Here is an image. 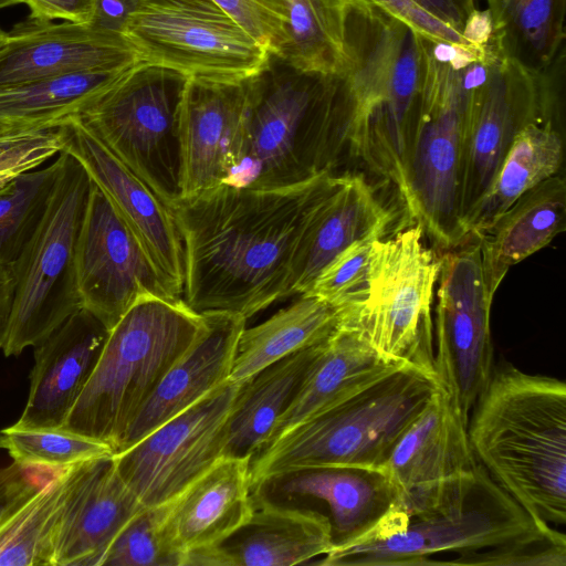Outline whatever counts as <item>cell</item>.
Instances as JSON below:
<instances>
[{
    "mask_svg": "<svg viewBox=\"0 0 566 566\" xmlns=\"http://www.w3.org/2000/svg\"><path fill=\"white\" fill-rule=\"evenodd\" d=\"M132 65L61 74L1 87L0 118L36 129L57 127L70 117L81 115Z\"/></svg>",
    "mask_w": 566,
    "mask_h": 566,
    "instance_id": "cell-34",
    "label": "cell"
},
{
    "mask_svg": "<svg viewBox=\"0 0 566 566\" xmlns=\"http://www.w3.org/2000/svg\"><path fill=\"white\" fill-rule=\"evenodd\" d=\"M81 306L107 329L140 297H178L143 244L93 182L76 256Z\"/></svg>",
    "mask_w": 566,
    "mask_h": 566,
    "instance_id": "cell-17",
    "label": "cell"
},
{
    "mask_svg": "<svg viewBox=\"0 0 566 566\" xmlns=\"http://www.w3.org/2000/svg\"><path fill=\"white\" fill-rule=\"evenodd\" d=\"M480 468L468 424L440 386L381 469L396 490L399 509L410 518H420L462 504Z\"/></svg>",
    "mask_w": 566,
    "mask_h": 566,
    "instance_id": "cell-14",
    "label": "cell"
},
{
    "mask_svg": "<svg viewBox=\"0 0 566 566\" xmlns=\"http://www.w3.org/2000/svg\"><path fill=\"white\" fill-rule=\"evenodd\" d=\"M239 385L224 381L113 454L117 473L144 506L169 503L223 457L226 422Z\"/></svg>",
    "mask_w": 566,
    "mask_h": 566,
    "instance_id": "cell-16",
    "label": "cell"
},
{
    "mask_svg": "<svg viewBox=\"0 0 566 566\" xmlns=\"http://www.w3.org/2000/svg\"><path fill=\"white\" fill-rule=\"evenodd\" d=\"M33 130L40 129L0 118V138Z\"/></svg>",
    "mask_w": 566,
    "mask_h": 566,
    "instance_id": "cell-50",
    "label": "cell"
},
{
    "mask_svg": "<svg viewBox=\"0 0 566 566\" xmlns=\"http://www.w3.org/2000/svg\"><path fill=\"white\" fill-rule=\"evenodd\" d=\"M439 388L434 376L411 366L387 375L255 453L250 459L251 488L266 476L298 469H381Z\"/></svg>",
    "mask_w": 566,
    "mask_h": 566,
    "instance_id": "cell-7",
    "label": "cell"
},
{
    "mask_svg": "<svg viewBox=\"0 0 566 566\" xmlns=\"http://www.w3.org/2000/svg\"><path fill=\"white\" fill-rule=\"evenodd\" d=\"M490 45L503 59L538 74L565 49L566 0H486Z\"/></svg>",
    "mask_w": 566,
    "mask_h": 566,
    "instance_id": "cell-33",
    "label": "cell"
},
{
    "mask_svg": "<svg viewBox=\"0 0 566 566\" xmlns=\"http://www.w3.org/2000/svg\"><path fill=\"white\" fill-rule=\"evenodd\" d=\"M468 436L490 478L537 521L566 522V385L511 365L493 374Z\"/></svg>",
    "mask_w": 566,
    "mask_h": 566,
    "instance_id": "cell-3",
    "label": "cell"
},
{
    "mask_svg": "<svg viewBox=\"0 0 566 566\" xmlns=\"http://www.w3.org/2000/svg\"><path fill=\"white\" fill-rule=\"evenodd\" d=\"M406 366L384 358L357 329L340 325L325 340L297 395L276 421L263 448Z\"/></svg>",
    "mask_w": 566,
    "mask_h": 566,
    "instance_id": "cell-28",
    "label": "cell"
},
{
    "mask_svg": "<svg viewBox=\"0 0 566 566\" xmlns=\"http://www.w3.org/2000/svg\"><path fill=\"white\" fill-rule=\"evenodd\" d=\"M325 340L272 363L239 385L226 422L223 457L251 459L263 448Z\"/></svg>",
    "mask_w": 566,
    "mask_h": 566,
    "instance_id": "cell-30",
    "label": "cell"
},
{
    "mask_svg": "<svg viewBox=\"0 0 566 566\" xmlns=\"http://www.w3.org/2000/svg\"><path fill=\"white\" fill-rule=\"evenodd\" d=\"M30 18L88 23L93 0H23Z\"/></svg>",
    "mask_w": 566,
    "mask_h": 566,
    "instance_id": "cell-45",
    "label": "cell"
},
{
    "mask_svg": "<svg viewBox=\"0 0 566 566\" xmlns=\"http://www.w3.org/2000/svg\"><path fill=\"white\" fill-rule=\"evenodd\" d=\"M252 499L282 506L325 504L333 547L357 543L398 506L396 490L382 469L306 468L266 476L252 486Z\"/></svg>",
    "mask_w": 566,
    "mask_h": 566,
    "instance_id": "cell-19",
    "label": "cell"
},
{
    "mask_svg": "<svg viewBox=\"0 0 566 566\" xmlns=\"http://www.w3.org/2000/svg\"><path fill=\"white\" fill-rule=\"evenodd\" d=\"M422 43L426 70L403 203L436 243L453 248L468 239L461 216L470 101L463 67L481 51L427 36Z\"/></svg>",
    "mask_w": 566,
    "mask_h": 566,
    "instance_id": "cell-8",
    "label": "cell"
},
{
    "mask_svg": "<svg viewBox=\"0 0 566 566\" xmlns=\"http://www.w3.org/2000/svg\"><path fill=\"white\" fill-rule=\"evenodd\" d=\"M46 207L13 263L15 293L0 349L18 356L35 346L80 310L75 256L93 181L82 164L62 150Z\"/></svg>",
    "mask_w": 566,
    "mask_h": 566,
    "instance_id": "cell-9",
    "label": "cell"
},
{
    "mask_svg": "<svg viewBox=\"0 0 566 566\" xmlns=\"http://www.w3.org/2000/svg\"><path fill=\"white\" fill-rule=\"evenodd\" d=\"M137 61L122 34L87 23L29 17L6 32L0 44V88L61 74L125 67Z\"/></svg>",
    "mask_w": 566,
    "mask_h": 566,
    "instance_id": "cell-22",
    "label": "cell"
},
{
    "mask_svg": "<svg viewBox=\"0 0 566 566\" xmlns=\"http://www.w3.org/2000/svg\"><path fill=\"white\" fill-rule=\"evenodd\" d=\"M378 238L381 237L361 239L343 250L319 272L307 292L340 308L342 324L367 294L374 241Z\"/></svg>",
    "mask_w": 566,
    "mask_h": 566,
    "instance_id": "cell-40",
    "label": "cell"
},
{
    "mask_svg": "<svg viewBox=\"0 0 566 566\" xmlns=\"http://www.w3.org/2000/svg\"><path fill=\"white\" fill-rule=\"evenodd\" d=\"M143 507L117 473L113 454L66 468L54 566H101L114 538Z\"/></svg>",
    "mask_w": 566,
    "mask_h": 566,
    "instance_id": "cell-21",
    "label": "cell"
},
{
    "mask_svg": "<svg viewBox=\"0 0 566 566\" xmlns=\"http://www.w3.org/2000/svg\"><path fill=\"white\" fill-rule=\"evenodd\" d=\"M63 150L76 158L145 248L169 284L184 300L186 259L174 207L118 159L78 115L60 125Z\"/></svg>",
    "mask_w": 566,
    "mask_h": 566,
    "instance_id": "cell-18",
    "label": "cell"
},
{
    "mask_svg": "<svg viewBox=\"0 0 566 566\" xmlns=\"http://www.w3.org/2000/svg\"><path fill=\"white\" fill-rule=\"evenodd\" d=\"M342 310L311 294L298 295L263 323L241 332L229 380L241 384L272 363L327 339Z\"/></svg>",
    "mask_w": 566,
    "mask_h": 566,
    "instance_id": "cell-32",
    "label": "cell"
},
{
    "mask_svg": "<svg viewBox=\"0 0 566 566\" xmlns=\"http://www.w3.org/2000/svg\"><path fill=\"white\" fill-rule=\"evenodd\" d=\"M205 325L184 300L138 298L109 329L99 359L62 429L113 454L161 378Z\"/></svg>",
    "mask_w": 566,
    "mask_h": 566,
    "instance_id": "cell-6",
    "label": "cell"
},
{
    "mask_svg": "<svg viewBox=\"0 0 566 566\" xmlns=\"http://www.w3.org/2000/svg\"><path fill=\"white\" fill-rule=\"evenodd\" d=\"M437 282L436 375L468 424L494 370L490 328L494 294L478 239L440 259Z\"/></svg>",
    "mask_w": 566,
    "mask_h": 566,
    "instance_id": "cell-13",
    "label": "cell"
},
{
    "mask_svg": "<svg viewBox=\"0 0 566 566\" xmlns=\"http://www.w3.org/2000/svg\"><path fill=\"white\" fill-rule=\"evenodd\" d=\"M22 172L19 171H6L0 172V193L9 186V184Z\"/></svg>",
    "mask_w": 566,
    "mask_h": 566,
    "instance_id": "cell-51",
    "label": "cell"
},
{
    "mask_svg": "<svg viewBox=\"0 0 566 566\" xmlns=\"http://www.w3.org/2000/svg\"><path fill=\"white\" fill-rule=\"evenodd\" d=\"M390 220L361 175L332 174L297 241L287 297L307 293L319 272L354 242L384 237Z\"/></svg>",
    "mask_w": 566,
    "mask_h": 566,
    "instance_id": "cell-25",
    "label": "cell"
},
{
    "mask_svg": "<svg viewBox=\"0 0 566 566\" xmlns=\"http://www.w3.org/2000/svg\"><path fill=\"white\" fill-rule=\"evenodd\" d=\"M353 108L343 74L304 72L270 54L249 77L240 161L228 184L282 189L332 174Z\"/></svg>",
    "mask_w": 566,
    "mask_h": 566,
    "instance_id": "cell-2",
    "label": "cell"
},
{
    "mask_svg": "<svg viewBox=\"0 0 566 566\" xmlns=\"http://www.w3.org/2000/svg\"><path fill=\"white\" fill-rule=\"evenodd\" d=\"M213 1L271 55H279L287 25L283 0Z\"/></svg>",
    "mask_w": 566,
    "mask_h": 566,
    "instance_id": "cell-41",
    "label": "cell"
},
{
    "mask_svg": "<svg viewBox=\"0 0 566 566\" xmlns=\"http://www.w3.org/2000/svg\"><path fill=\"white\" fill-rule=\"evenodd\" d=\"M65 481L66 468L57 469L0 524V566H54Z\"/></svg>",
    "mask_w": 566,
    "mask_h": 566,
    "instance_id": "cell-36",
    "label": "cell"
},
{
    "mask_svg": "<svg viewBox=\"0 0 566 566\" xmlns=\"http://www.w3.org/2000/svg\"><path fill=\"white\" fill-rule=\"evenodd\" d=\"M60 155L49 166L17 176L0 193V264H13L34 231L55 182Z\"/></svg>",
    "mask_w": 566,
    "mask_h": 566,
    "instance_id": "cell-37",
    "label": "cell"
},
{
    "mask_svg": "<svg viewBox=\"0 0 566 566\" xmlns=\"http://www.w3.org/2000/svg\"><path fill=\"white\" fill-rule=\"evenodd\" d=\"M566 184L557 174L522 195L478 237L490 291L509 269L548 245L565 231Z\"/></svg>",
    "mask_w": 566,
    "mask_h": 566,
    "instance_id": "cell-29",
    "label": "cell"
},
{
    "mask_svg": "<svg viewBox=\"0 0 566 566\" xmlns=\"http://www.w3.org/2000/svg\"><path fill=\"white\" fill-rule=\"evenodd\" d=\"M188 76L137 61L80 116L172 207L182 197L180 108Z\"/></svg>",
    "mask_w": 566,
    "mask_h": 566,
    "instance_id": "cell-10",
    "label": "cell"
},
{
    "mask_svg": "<svg viewBox=\"0 0 566 566\" xmlns=\"http://www.w3.org/2000/svg\"><path fill=\"white\" fill-rule=\"evenodd\" d=\"M109 329L81 307L34 346L30 391L20 429H59L87 384Z\"/></svg>",
    "mask_w": 566,
    "mask_h": 566,
    "instance_id": "cell-23",
    "label": "cell"
},
{
    "mask_svg": "<svg viewBox=\"0 0 566 566\" xmlns=\"http://www.w3.org/2000/svg\"><path fill=\"white\" fill-rule=\"evenodd\" d=\"M252 510L250 459L221 457L166 504V527L186 559L229 536Z\"/></svg>",
    "mask_w": 566,
    "mask_h": 566,
    "instance_id": "cell-27",
    "label": "cell"
},
{
    "mask_svg": "<svg viewBox=\"0 0 566 566\" xmlns=\"http://www.w3.org/2000/svg\"><path fill=\"white\" fill-rule=\"evenodd\" d=\"M411 25L419 34L433 40L473 48L461 33L438 21L411 0H367ZM479 50V49H476ZM483 50V49H482Z\"/></svg>",
    "mask_w": 566,
    "mask_h": 566,
    "instance_id": "cell-44",
    "label": "cell"
},
{
    "mask_svg": "<svg viewBox=\"0 0 566 566\" xmlns=\"http://www.w3.org/2000/svg\"><path fill=\"white\" fill-rule=\"evenodd\" d=\"M201 315L205 318L202 329L161 378L133 421L118 452L229 380L247 319L226 312Z\"/></svg>",
    "mask_w": 566,
    "mask_h": 566,
    "instance_id": "cell-26",
    "label": "cell"
},
{
    "mask_svg": "<svg viewBox=\"0 0 566 566\" xmlns=\"http://www.w3.org/2000/svg\"><path fill=\"white\" fill-rule=\"evenodd\" d=\"M343 50L354 98L350 151L403 192L426 70L422 35L370 1L345 0Z\"/></svg>",
    "mask_w": 566,
    "mask_h": 566,
    "instance_id": "cell-4",
    "label": "cell"
},
{
    "mask_svg": "<svg viewBox=\"0 0 566 566\" xmlns=\"http://www.w3.org/2000/svg\"><path fill=\"white\" fill-rule=\"evenodd\" d=\"M64 148L60 128L27 132L0 138V172L36 169Z\"/></svg>",
    "mask_w": 566,
    "mask_h": 566,
    "instance_id": "cell-42",
    "label": "cell"
},
{
    "mask_svg": "<svg viewBox=\"0 0 566 566\" xmlns=\"http://www.w3.org/2000/svg\"><path fill=\"white\" fill-rule=\"evenodd\" d=\"M492 23L489 10H475L469 18L462 36L475 49L482 50L490 44Z\"/></svg>",
    "mask_w": 566,
    "mask_h": 566,
    "instance_id": "cell-49",
    "label": "cell"
},
{
    "mask_svg": "<svg viewBox=\"0 0 566 566\" xmlns=\"http://www.w3.org/2000/svg\"><path fill=\"white\" fill-rule=\"evenodd\" d=\"M23 3V0H0V10Z\"/></svg>",
    "mask_w": 566,
    "mask_h": 566,
    "instance_id": "cell-52",
    "label": "cell"
},
{
    "mask_svg": "<svg viewBox=\"0 0 566 566\" xmlns=\"http://www.w3.org/2000/svg\"><path fill=\"white\" fill-rule=\"evenodd\" d=\"M56 470L15 461L0 469V524Z\"/></svg>",
    "mask_w": 566,
    "mask_h": 566,
    "instance_id": "cell-43",
    "label": "cell"
},
{
    "mask_svg": "<svg viewBox=\"0 0 566 566\" xmlns=\"http://www.w3.org/2000/svg\"><path fill=\"white\" fill-rule=\"evenodd\" d=\"M15 285L17 280L13 264H0V340L9 324Z\"/></svg>",
    "mask_w": 566,
    "mask_h": 566,
    "instance_id": "cell-48",
    "label": "cell"
},
{
    "mask_svg": "<svg viewBox=\"0 0 566 566\" xmlns=\"http://www.w3.org/2000/svg\"><path fill=\"white\" fill-rule=\"evenodd\" d=\"M123 35L139 61L188 77L243 80L270 57L213 0H140Z\"/></svg>",
    "mask_w": 566,
    "mask_h": 566,
    "instance_id": "cell-12",
    "label": "cell"
},
{
    "mask_svg": "<svg viewBox=\"0 0 566 566\" xmlns=\"http://www.w3.org/2000/svg\"><path fill=\"white\" fill-rule=\"evenodd\" d=\"M424 12L462 34L471 17L478 10L475 0H411Z\"/></svg>",
    "mask_w": 566,
    "mask_h": 566,
    "instance_id": "cell-47",
    "label": "cell"
},
{
    "mask_svg": "<svg viewBox=\"0 0 566 566\" xmlns=\"http://www.w3.org/2000/svg\"><path fill=\"white\" fill-rule=\"evenodd\" d=\"M286 39L274 55L304 72L343 74V9L345 0H283Z\"/></svg>",
    "mask_w": 566,
    "mask_h": 566,
    "instance_id": "cell-35",
    "label": "cell"
},
{
    "mask_svg": "<svg viewBox=\"0 0 566 566\" xmlns=\"http://www.w3.org/2000/svg\"><path fill=\"white\" fill-rule=\"evenodd\" d=\"M166 527V504L143 507L120 530L101 566H184Z\"/></svg>",
    "mask_w": 566,
    "mask_h": 566,
    "instance_id": "cell-38",
    "label": "cell"
},
{
    "mask_svg": "<svg viewBox=\"0 0 566 566\" xmlns=\"http://www.w3.org/2000/svg\"><path fill=\"white\" fill-rule=\"evenodd\" d=\"M3 36H4V31L0 28V44L3 40Z\"/></svg>",
    "mask_w": 566,
    "mask_h": 566,
    "instance_id": "cell-54",
    "label": "cell"
},
{
    "mask_svg": "<svg viewBox=\"0 0 566 566\" xmlns=\"http://www.w3.org/2000/svg\"><path fill=\"white\" fill-rule=\"evenodd\" d=\"M140 0H93L87 24L111 33L123 35V30Z\"/></svg>",
    "mask_w": 566,
    "mask_h": 566,
    "instance_id": "cell-46",
    "label": "cell"
},
{
    "mask_svg": "<svg viewBox=\"0 0 566 566\" xmlns=\"http://www.w3.org/2000/svg\"><path fill=\"white\" fill-rule=\"evenodd\" d=\"M2 432L9 454L24 465L65 469L113 454L106 444L62 428L20 429L11 426Z\"/></svg>",
    "mask_w": 566,
    "mask_h": 566,
    "instance_id": "cell-39",
    "label": "cell"
},
{
    "mask_svg": "<svg viewBox=\"0 0 566 566\" xmlns=\"http://www.w3.org/2000/svg\"><path fill=\"white\" fill-rule=\"evenodd\" d=\"M249 77H188L180 108L182 198L228 184L240 161Z\"/></svg>",
    "mask_w": 566,
    "mask_h": 566,
    "instance_id": "cell-20",
    "label": "cell"
},
{
    "mask_svg": "<svg viewBox=\"0 0 566 566\" xmlns=\"http://www.w3.org/2000/svg\"><path fill=\"white\" fill-rule=\"evenodd\" d=\"M332 174L282 189L223 184L175 206L186 276L184 301L196 313L245 319L287 297L293 254Z\"/></svg>",
    "mask_w": 566,
    "mask_h": 566,
    "instance_id": "cell-1",
    "label": "cell"
},
{
    "mask_svg": "<svg viewBox=\"0 0 566 566\" xmlns=\"http://www.w3.org/2000/svg\"><path fill=\"white\" fill-rule=\"evenodd\" d=\"M563 91L564 80L556 72L533 74L495 53L485 80L470 91L461 178L462 226L490 186L515 135L533 120L555 117Z\"/></svg>",
    "mask_w": 566,
    "mask_h": 566,
    "instance_id": "cell-15",
    "label": "cell"
},
{
    "mask_svg": "<svg viewBox=\"0 0 566 566\" xmlns=\"http://www.w3.org/2000/svg\"><path fill=\"white\" fill-rule=\"evenodd\" d=\"M451 552L448 565L565 566L566 536L537 521L481 465L465 501L446 513L409 518L385 536L333 547L324 566L431 565Z\"/></svg>",
    "mask_w": 566,
    "mask_h": 566,
    "instance_id": "cell-5",
    "label": "cell"
},
{
    "mask_svg": "<svg viewBox=\"0 0 566 566\" xmlns=\"http://www.w3.org/2000/svg\"><path fill=\"white\" fill-rule=\"evenodd\" d=\"M252 502L248 521L219 543L188 553L185 566H291L333 548L328 517L319 511Z\"/></svg>",
    "mask_w": 566,
    "mask_h": 566,
    "instance_id": "cell-24",
    "label": "cell"
},
{
    "mask_svg": "<svg viewBox=\"0 0 566 566\" xmlns=\"http://www.w3.org/2000/svg\"><path fill=\"white\" fill-rule=\"evenodd\" d=\"M563 138L554 117L528 123L514 137L490 186L464 219L467 237L485 231L522 195L554 176L563 164Z\"/></svg>",
    "mask_w": 566,
    "mask_h": 566,
    "instance_id": "cell-31",
    "label": "cell"
},
{
    "mask_svg": "<svg viewBox=\"0 0 566 566\" xmlns=\"http://www.w3.org/2000/svg\"><path fill=\"white\" fill-rule=\"evenodd\" d=\"M0 448L6 449V436L2 431H0Z\"/></svg>",
    "mask_w": 566,
    "mask_h": 566,
    "instance_id": "cell-53",
    "label": "cell"
},
{
    "mask_svg": "<svg viewBox=\"0 0 566 566\" xmlns=\"http://www.w3.org/2000/svg\"><path fill=\"white\" fill-rule=\"evenodd\" d=\"M417 223L374 241L367 294L342 324L386 359L436 375L432 303L440 259Z\"/></svg>",
    "mask_w": 566,
    "mask_h": 566,
    "instance_id": "cell-11",
    "label": "cell"
}]
</instances>
